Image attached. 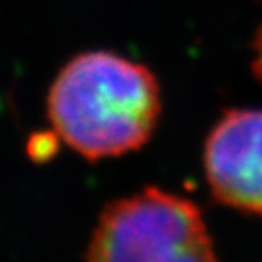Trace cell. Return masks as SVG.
I'll return each mask as SVG.
<instances>
[{"instance_id":"7a4b0ae2","label":"cell","mask_w":262,"mask_h":262,"mask_svg":"<svg viewBox=\"0 0 262 262\" xmlns=\"http://www.w3.org/2000/svg\"><path fill=\"white\" fill-rule=\"evenodd\" d=\"M85 257L89 260H216L201 209L191 199L145 187L102 209Z\"/></svg>"},{"instance_id":"6da1fadb","label":"cell","mask_w":262,"mask_h":262,"mask_svg":"<svg viewBox=\"0 0 262 262\" xmlns=\"http://www.w3.org/2000/svg\"><path fill=\"white\" fill-rule=\"evenodd\" d=\"M160 111V85L150 68L111 51L75 56L48 92V116L56 133L89 160L141 148Z\"/></svg>"},{"instance_id":"3957f363","label":"cell","mask_w":262,"mask_h":262,"mask_svg":"<svg viewBox=\"0 0 262 262\" xmlns=\"http://www.w3.org/2000/svg\"><path fill=\"white\" fill-rule=\"evenodd\" d=\"M204 174L220 204L262 216V111L230 109L209 131Z\"/></svg>"},{"instance_id":"277c9868","label":"cell","mask_w":262,"mask_h":262,"mask_svg":"<svg viewBox=\"0 0 262 262\" xmlns=\"http://www.w3.org/2000/svg\"><path fill=\"white\" fill-rule=\"evenodd\" d=\"M252 48H254L252 70H254V75L257 77L262 83V26H260V29L257 31V33H255Z\"/></svg>"}]
</instances>
